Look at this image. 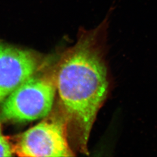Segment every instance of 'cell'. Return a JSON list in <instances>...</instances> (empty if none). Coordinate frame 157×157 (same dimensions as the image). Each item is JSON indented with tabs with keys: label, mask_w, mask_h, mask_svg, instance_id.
Segmentation results:
<instances>
[{
	"label": "cell",
	"mask_w": 157,
	"mask_h": 157,
	"mask_svg": "<svg viewBox=\"0 0 157 157\" xmlns=\"http://www.w3.org/2000/svg\"><path fill=\"white\" fill-rule=\"evenodd\" d=\"M56 92L54 73L33 74L1 104L0 123L23 122L47 117Z\"/></svg>",
	"instance_id": "obj_2"
},
{
	"label": "cell",
	"mask_w": 157,
	"mask_h": 157,
	"mask_svg": "<svg viewBox=\"0 0 157 157\" xmlns=\"http://www.w3.org/2000/svg\"><path fill=\"white\" fill-rule=\"evenodd\" d=\"M113 10L95 28L79 32L76 44L62 54L54 72L67 137L77 150L86 155L97 114L112 89L106 56L109 19Z\"/></svg>",
	"instance_id": "obj_1"
},
{
	"label": "cell",
	"mask_w": 157,
	"mask_h": 157,
	"mask_svg": "<svg viewBox=\"0 0 157 157\" xmlns=\"http://www.w3.org/2000/svg\"><path fill=\"white\" fill-rule=\"evenodd\" d=\"M20 157H72L65 119L52 115L20 135L13 146Z\"/></svg>",
	"instance_id": "obj_3"
},
{
	"label": "cell",
	"mask_w": 157,
	"mask_h": 157,
	"mask_svg": "<svg viewBox=\"0 0 157 157\" xmlns=\"http://www.w3.org/2000/svg\"><path fill=\"white\" fill-rule=\"evenodd\" d=\"M42 60L36 52L0 40V105L29 78L41 69Z\"/></svg>",
	"instance_id": "obj_4"
},
{
	"label": "cell",
	"mask_w": 157,
	"mask_h": 157,
	"mask_svg": "<svg viewBox=\"0 0 157 157\" xmlns=\"http://www.w3.org/2000/svg\"><path fill=\"white\" fill-rule=\"evenodd\" d=\"M13 153V146L3 134L0 123V157H10Z\"/></svg>",
	"instance_id": "obj_5"
}]
</instances>
